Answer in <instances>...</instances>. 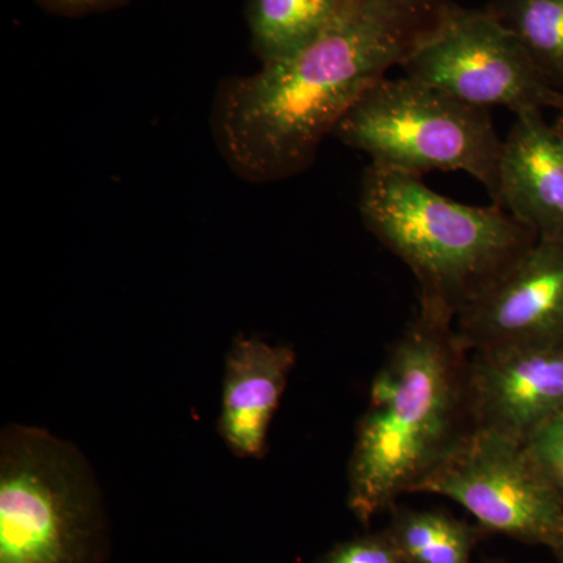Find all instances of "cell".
Segmentation results:
<instances>
[{
	"label": "cell",
	"instance_id": "2e32d148",
	"mask_svg": "<svg viewBox=\"0 0 563 563\" xmlns=\"http://www.w3.org/2000/svg\"><path fill=\"white\" fill-rule=\"evenodd\" d=\"M525 450L544 479L563 495V410L526 440Z\"/></svg>",
	"mask_w": 563,
	"mask_h": 563
},
{
	"label": "cell",
	"instance_id": "9c48e42d",
	"mask_svg": "<svg viewBox=\"0 0 563 563\" xmlns=\"http://www.w3.org/2000/svg\"><path fill=\"white\" fill-rule=\"evenodd\" d=\"M466 393L472 428L523 443L563 410V350L472 352Z\"/></svg>",
	"mask_w": 563,
	"mask_h": 563
},
{
	"label": "cell",
	"instance_id": "4fadbf2b",
	"mask_svg": "<svg viewBox=\"0 0 563 563\" xmlns=\"http://www.w3.org/2000/svg\"><path fill=\"white\" fill-rule=\"evenodd\" d=\"M387 532L407 563H473L474 548L484 536L479 526L443 510L391 507Z\"/></svg>",
	"mask_w": 563,
	"mask_h": 563
},
{
	"label": "cell",
	"instance_id": "9a60e30c",
	"mask_svg": "<svg viewBox=\"0 0 563 563\" xmlns=\"http://www.w3.org/2000/svg\"><path fill=\"white\" fill-rule=\"evenodd\" d=\"M314 563H407L387 529L333 544Z\"/></svg>",
	"mask_w": 563,
	"mask_h": 563
},
{
	"label": "cell",
	"instance_id": "d6986e66",
	"mask_svg": "<svg viewBox=\"0 0 563 563\" xmlns=\"http://www.w3.org/2000/svg\"><path fill=\"white\" fill-rule=\"evenodd\" d=\"M554 124L558 125L559 131L563 133V95L561 106H559L558 109H555Z\"/></svg>",
	"mask_w": 563,
	"mask_h": 563
},
{
	"label": "cell",
	"instance_id": "ba28073f",
	"mask_svg": "<svg viewBox=\"0 0 563 563\" xmlns=\"http://www.w3.org/2000/svg\"><path fill=\"white\" fill-rule=\"evenodd\" d=\"M466 352L563 350V243L537 240L455 318Z\"/></svg>",
	"mask_w": 563,
	"mask_h": 563
},
{
	"label": "cell",
	"instance_id": "30bf717a",
	"mask_svg": "<svg viewBox=\"0 0 563 563\" xmlns=\"http://www.w3.org/2000/svg\"><path fill=\"white\" fill-rule=\"evenodd\" d=\"M291 344L240 333L225 354L218 433L233 455L263 459L288 377L296 365Z\"/></svg>",
	"mask_w": 563,
	"mask_h": 563
},
{
	"label": "cell",
	"instance_id": "3957f363",
	"mask_svg": "<svg viewBox=\"0 0 563 563\" xmlns=\"http://www.w3.org/2000/svg\"><path fill=\"white\" fill-rule=\"evenodd\" d=\"M358 210L365 228L413 273L418 313L451 325L539 240L495 203L465 206L417 177L372 165L362 176Z\"/></svg>",
	"mask_w": 563,
	"mask_h": 563
},
{
	"label": "cell",
	"instance_id": "7c38bea8",
	"mask_svg": "<svg viewBox=\"0 0 563 563\" xmlns=\"http://www.w3.org/2000/svg\"><path fill=\"white\" fill-rule=\"evenodd\" d=\"M339 0H247L251 49L262 66L291 60L325 27Z\"/></svg>",
	"mask_w": 563,
	"mask_h": 563
},
{
	"label": "cell",
	"instance_id": "7a4b0ae2",
	"mask_svg": "<svg viewBox=\"0 0 563 563\" xmlns=\"http://www.w3.org/2000/svg\"><path fill=\"white\" fill-rule=\"evenodd\" d=\"M466 354L454 325L420 313L391 344L347 463V507L365 528L472 429Z\"/></svg>",
	"mask_w": 563,
	"mask_h": 563
},
{
	"label": "cell",
	"instance_id": "6da1fadb",
	"mask_svg": "<svg viewBox=\"0 0 563 563\" xmlns=\"http://www.w3.org/2000/svg\"><path fill=\"white\" fill-rule=\"evenodd\" d=\"M451 2L339 0L301 54L221 80L209 122L222 161L250 184L306 173L344 114L431 38Z\"/></svg>",
	"mask_w": 563,
	"mask_h": 563
},
{
	"label": "cell",
	"instance_id": "5b68a950",
	"mask_svg": "<svg viewBox=\"0 0 563 563\" xmlns=\"http://www.w3.org/2000/svg\"><path fill=\"white\" fill-rule=\"evenodd\" d=\"M369 165L422 179L432 172L466 173L498 192L503 140L488 110L455 101L420 81L380 80L333 129Z\"/></svg>",
	"mask_w": 563,
	"mask_h": 563
},
{
	"label": "cell",
	"instance_id": "ac0fdd59",
	"mask_svg": "<svg viewBox=\"0 0 563 563\" xmlns=\"http://www.w3.org/2000/svg\"><path fill=\"white\" fill-rule=\"evenodd\" d=\"M551 551H553L558 562L563 563V528L558 539H555L553 547H551Z\"/></svg>",
	"mask_w": 563,
	"mask_h": 563
},
{
	"label": "cell",
	"instance_id": "277c9868",
	"mask_svg": "<svg viewBox=\"0 0 563 563\" xmlns=\"http://www.w3.org/2000/svg\"><path fill=\"white\" fill-rule=\"evenodd\" d=\"M98 476L76 444L38 428L0 432V563H107Z\"/></svg>",
	"mask_w": 563,
	"mask_h": 563
},
{
	"label": "cell",
	"instance_id": "e0dca14e",
	"mask_svg": "<svg viewBox=\"0 0 563 563\" xmlns=\"http://www.w3.org/2000/svg\"><path fill=\"white\" fill-rule=\"evenodd\" d=\"M33 2L52 16L77 20V18L124 9L133 0H33Z\"/></svg>",
	"mask_w": 563,
	"mask_h": 563
},
{
	"label": "cell",
	"instance_id": "ffe728a7",
	"mask_svg": "<svg viewBox=\"0 0 563 563\" xmlns=\"http://www.w3.org/2000/svg\"><path fill=\"white\" fill-rule=\"evenodd\" d=\"M485 563H507V562H503V561H488V562H485Z\"/></svg>",
	"mask_w": 563,
	"mask_h": 563
},
{
	"label": "cell",
	"instance_id": "8992f818",
	"mask_svg": "<svg viewBox=\"0 0 563 563\" xmlns=\"http://www.w3.org/2000/svg\"><path fill=\"white\" fill-rule=\"evenodd\" d=\"M404 76L455 101L515 113L558 109L562 95L550 84L520 41L490 10L451 2L431 38L401 66Z\"/></svg>",
	"mask_w": 563,
	"mask_h": 563
},
{
	"label": "cell",
	"instance_id": "8fae6325",
	"mask_svg": "<svg viewBox=\"0 0 563 563\" xmlns=\"http://www.w3.org/2000/svg\"><path fill=\"white\" fill-rule=\"evenodd\" d=\"M495 206L539 240L563 243V133L543 111L517 117L503 140Z\"/></svg>",
	"mask_w": 563,
	"mask_h": 563
},
{
	"label": "cell",
	"instance_id": "5bb4252c",
	"mask_svg": "<svg viewBox=\"0 0 563 563\" xmlns=\"http://www.w3.org/2000/svg\"><path fill=\"white\" fill-rule=\"evenodd\" d=\"M544 79L563 95V0H490Z\"/></svg>",
	"mask_w": 563,
	"mask_h": 563
},
{
	"label": "cell",
	"instance_id": "52a82bcc",
	"mask_svg": "<svg viewBox=\"0 0 563 563\" xmlns=\"http://www.w3.org/2000/svg\"><path fill=\"white\" fill-rule=\"evenodd\" d=\"M413 493L461 504L485 533L553 547L563 528V495L526 454L525 444L472 428Z\"/></svg>",
	"mask_w": 563,
	"mask_h": 563
}]
</instances>
